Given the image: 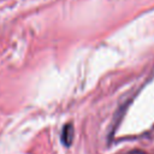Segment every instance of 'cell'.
<instances>
[{"label": "cell", "instance_id": "cell-1", "mask_svg": "<svg viewBox=\"0 0 154 154\" xmlns=\"http://www.w3.org/2000/svg\"><path fill=\"white\" fill-rule=\"evenodd\" d=\"M72 141H73V124L67 123L64 125L63 131H61V142L66 147H70Z\"/></svg>", "mask_w": 154, "mask_h": 154}, {"label": "cell", "instance_id": "cell-2", "mask_svg": "<svg viewBox=\"0 0 154 154\" xmlns=\"http://www.w3.org/2000/svg\"><path fill=\"white\" fill-rule=\"evenodd\" d=\"M125 154H147L144 150H141V149H134V150H130Z\"/></svg>", "mask_w": 154, "mask_h": 154}]
</instances>
